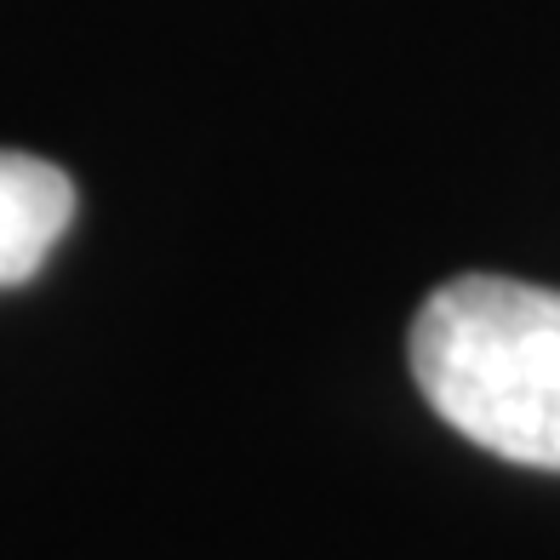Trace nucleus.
<instances>
[{
	"label": "nucleus",
	"instance_id": "nucleus-1",
	"mask_svg": "<svg viewBox=\"0 0 560 560\" xmlns=\"http://www.w3.org/2000/svg\"><path fill=\"white\" fill-rule=\"evenodd\" d=\"M412 377L464 441L560 469V292L503 275L446 280L412 320Z\"/></svg>",
	"mask_w": 560,
	"mask_h": 560
},
{
	"label": "nucleus",
	"instance_id": "nucleus-2",
	"mask_svg": "<svg viewBox=\"0 0 560 560\" xmlns=\"http://www.w3.org/2000/svg\"><path fill=\"white\" fill-rule=\"evenodd\" d=\"M74 218V184L40 155L0 149V287H23Z\"/></svg>",
	"mask_w": 560,
	"mask_h": 560
}]
</instances>
